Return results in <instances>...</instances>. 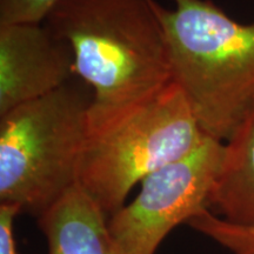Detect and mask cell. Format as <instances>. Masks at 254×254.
Masks as SVG:
<instances>
[{
  "instance_id": "1",
  "label": "cell",
  "mask_w": 254,
  "mask_h": 254,
  "mask_svg": "<svg viewBox=\"0 0 254 254\" xmlns=\"http://www.w3.org/2000/svg\"><path fill=\"white\" fill-rule=\"evenodd\" d=\"M44 24L68 44L75 74L93 92L88 136L118 125L173 81L152 0H60Z\"/></svg>"
},
{
  "instance_id": "2",
  "label": "cell",
  "mask_w": 254,
  "mask_h": 254,
  "mask_svg": "<svg viewBox=\"0 0 254 254\" xmlns=\"http://www.w3.org/2000/svg\"><path fill=\"white\" fill-rule=\"evenodd\" d=\"M152 0L172 79L205 135L226 141L254 109V21L241 24L211 0Z\"/></svg>"
},
{
  "instance_id": "3",
  "label": "cell",
  "mask_w": 254,
  "mask_h": 254,
  "mask_svg": "<svg viewBox=\"0 0 254 254\" xmlns=\"http://www.w3.org/2000/svg\"><path fill=\"white\" fill-rule=\"evenodd\" d=\"M92 99L74 78L0 116V204L39 218L77 185Z\"/></svg>"
},
{
  "instance_id": "4",
  "label": "cell",
  "mask_w": 254,
  "mask_h": 254,
  "mask_svg": "<svg viewBox=\"0 0 254 254\" xmlns=\"http://www.w3.org/2000/svg\"><path fill=\"white\" fill-rule=\"evenodd\" d=\"M206 136L172 81L118 125L88 136L78 184L110 218L125 206L136 184L190 154Z\"/></svg>"
},
{
  "instance_id": "5",
  "label": "cell",
  "mask_w": 254,
  "mask_h": 254,
  "mask_svg": "<svg viewBox=\"0 0 254 254\" xmlns=\"http://www.w3.org/2000/svg\"><path fill=\"white\" fill-rule=\"evenodd\" d=\"M224 144L206 136L190 154L141 182L139 194L109 218L123 254H155L171 231L208 207Z\"/></svg>"
},
{
  "instance_id": "6",
  "label": "cell",
  "mask_w": 254,
  "mask_h": 254,
  "mask_svg": "<svg viewBox=\"0 0 254 254\" xmlns=\"http://www.w3.org/2000/svg\"><path fill=\"white\" fill-rule=\"evenodd\" d=\"M75 77L71 47L45 24H0V116Z\"/></svg>"
},
{
  "instance_id": "7",
  "label": "cell",
  "mask_w": 254,
  "mask_h": 254,
  "mask_svg": "<svg viewBox=\"0 0 254 254\" xmlns=\"http://www.w3.org/2000/svg\"><path fill=\"white\" fill-rule=\"evenodd\" d=\"M49 254H123L109 217L77 184L37 218Z\"/></svg>"
},
{
  "instance_id": "8",
  "label": "cell",
  "mask_w": 254,
  "mask_h": 254,
  "mask_svg": "<svg viewBox=\"0 0 254 254\" xmlns=\"http://www.w3.org/2000/svg\"><path fill=\"white\" fill-rule=\"evenodd\" d=\"M208 206L232 224L254 226V109L225 141Z\"/></svg>"
},
{
  "instance_id": "9",
  "label": "cell",
  "mask_w": 254,
  "mask_h": 254,
  "mask_svg": "<svg viewBox=\"0 0 254 254\" xmlns=\"http://www.w3.org/2000/svg\"><path fill=\"white\" fill-rule=\"evenodd\" d=\"M186 225L230 254H254V226L232 224L212 213L208 207L190 218Z\"/></svg>"
},
{
  "instance_id": "10",
  "label": "cell",
  "mask_w": 254,
  "mask_h": 254,
  "mask_svg": "<svg viewBox=\"0 0 254 254\" xmlns=\"http://www.w3.org/2000/svg\"><path fill=\"white\" fill-rule=\"evenodd\" d=\"M60 0H0V24L44 23Z\"/></svg>"
},
{
  "instance_id": "11",
  "label": "cell",
  "mask_w": 254,
  "mask_h": 254,
  "mask_svg": "<svg viewBox=\"0 0 254 254\" xmlns=\"http://www.w3.org/2000/svg\"><path fill=\"white\" fill-rule=\"evenodd\" d=\"M20 213L17 206L0 204V254H18L14 221Z\"/></svg>"
}]
</instances>
